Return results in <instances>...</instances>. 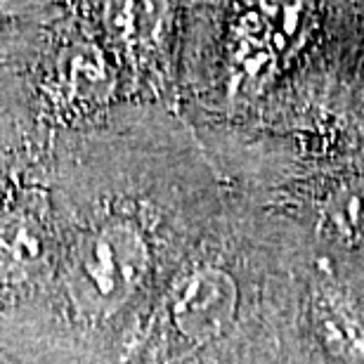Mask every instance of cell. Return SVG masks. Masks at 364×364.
Segmentation results:
<instances>
[{
  "label": "cell",
  "mask_w": 364,
  "mask_h": 364,
  "mask_svg": "<svg viewBox=\"0 0 364 364\" xmlns=\"http://www.w3.org/2000/svg\"><path fill=\"white\" fill-rule=\"evenodd\" d=\"M147 267V249L140 235L130 228L116 225L92 239L85 253V270L90 274L100 298L121 303L137 284Z\"/></svg>",
  "instance_id": "6da1fadb"
},
{
  "label": "cell",
  "mask_w": 364,
  "mask_h": 364,
  "mask_svg": "<svg viewBox=\"0 0 364 364\" xmlns=\"http://www.w3.org/2000/svg\"><path fill=\"white\" fill-rule=\"evenodd\" d=\"M310 315L315 336L331 358L350 364L364 360V312L350 291L319 277L312 287Z\"/></svg>",
  "instance_id": "7a4b0ae2"
},
{
  "label": "cell",
  "mask_w": 364,
  "mask_h": 364,
  "mask_svg": "<svg viewBox=\"0 0 364 364\" xmlns=\"http://www.w3.org/2000/svg\"><path fill=\"white\" fill-rule=\"evenodd\" d=\"M237 310V287L223 270H201L185 287L173 305V317L182 333L208 338L225 329Z\"/></svg>",
  "instance_id": "3957f363"
},
{
  "label": "cell",
  "mask_w": 364,
  "mask_h": 364,
  "mask_svg": "<svg viewBox=\"0 0 364 364\" xmlns=\"http://www.w3.org/2000/svg\"><path fill=\"white\" fill-rule=\"evenodd\" d=\"M324 215L341 237L364 239V182L348 185L333 194Z\"/></svg>",
  "instance_id": "277c9868"
}]
</instances>
